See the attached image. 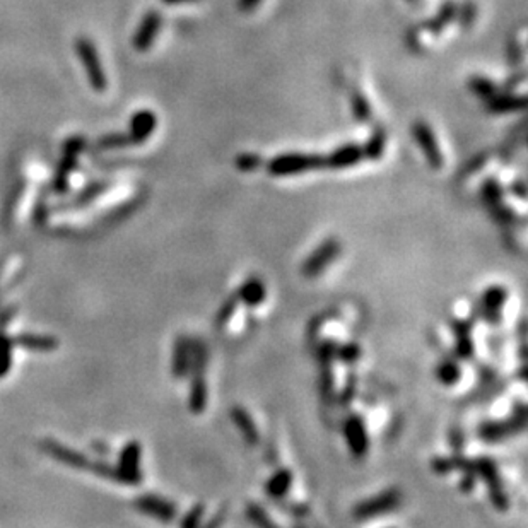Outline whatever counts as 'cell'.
<instances>
[{
    "mask_svg": "<svg viewBox=\"0 0 528 528\" xmlns=\"http://www.w3.org/2000/svg\"><path fill=\"white\" fill-rule=\"evenodd\" d=\"M208 363V347L202 339H191V359H190V395L189 408L191 414L200 416L207 408V381L206 371Z\"/></svg>",
    "mask_w": 528,
    "mask_h": 528,
    "instance_id": "6da1fadb",
    "label": "cell"
},
{
    "mask_svg": "<svg viewBox=\"0 0 528 528\" xmlns=\"http://www.w3.org/2000/svg\"><path fill=\"white\" fill-rule=\"evenodd\" d=\"M325 166V156L308 154V152H286L279 154L267 163V171L270 176H295Z\"/></svg>",
    "mask_w": 528,
    "mask_h": 528,
    "instance_id": "7a4b0ae2",
    "label": "cell"
},
{
    "mask_svg": "<svg viewBox=\"0 0 528 528\" xmlns=\"http://www.w3.org/2000/svg\"><path fill=\"white\" fill-rule=\"evenodd\" d=\"M400 502H402V492L397 487H389L368 497V500L357 502L352 508V518L357 522H366V519L383 517V514L397 509Z\"/></svg>",
    "mask_w": 528,
    "mask_h": 528,
    "instance_id": "3957f363",
    "label": "cell"
},
{
    "mask_svg": "<svg viewBox=\"0 0 528 528\" xmlns=\"http://www.w3.org/2000/svg\"><path fill=\"white\" fill-rule=\"evenodd\" d=\"M474 468L477 479H480L482 482L487 485L489 500L491 505L497 511H506L509 508V500L508 494L505 492L502 487V480L500 477V470H497L496 462L491 457H479L474 460Z\"/></svg>",
    "mask_w": 528,
    "mask_h": 528,
    "instance_id": "277c9868",
    "label": "cell"
},
{
    "mask_svg": "<svg viewBox=\"0 0 528 528\" xmlns=\"http://www.w3.org/2000/svg\"><path fill=\"white\" fill-rule=\"evenodd\" d=\"M75 52H78L80 62H83L84 70H86L88 80L91 84V88L96 93H105L108 88V79H106V72L101 65L100 55L95 43L86 36H80L75 41Z\"/></svg>",
    "mask_w": 528,
    "mask_h": 528,
    "instance_id": "5b68a950",
    "label": "cell"
},
{
    "mask_svg": "<svg viewBox=\"0 0 528 528\" xmlns=\"http://www.w3.org/2000/svg\"><path fill=\"white\" fill-rule=\"evenodd\" d=\"M84 147H86V140H84V137H79V135L70 137L63 144L62 161L52 181L55 194H65L69 190V176L78 166V157L84 151Z\"/></svg>",
    "mask_w": 528,
    "mask_h": 528,
    "instance_id": "8992f818",
    "label": "cell"
},
{
    "mask_svg": "<svg viewBox=\"0 0 528 528\" xmlns=\"http://www.w3.org/2000/svg\"><path fill=\"white\" fill-rule=\"evenodd\" d=\"M340 250H342V246H340V241L337 238H329V240L322 241L320 245L305 258L303 265H301V274L310 279L318 278V275L323 274V272L327 270V267L339 257Z\"/></svg>",
    "mask_w": 528,
    "mask_h": 528,
    "instance_id": "52a82bcc",
    "label": "cell"
},
{
    "mask_svg": "<svg viewBox=\"0 0 528 528\" xmlns=\"http://www.w3.org/2000/svg\"><path fill=\"white\" fill-rule=\"evenodd\" d=\"M342 436L352 457L361 460L368 455L369 434L364 419L359 414L347 416V419L342 424Z\"/></svg>",
    "mask_w": 528,
    "mask_h": 528,
    "instance_id": "ba28073f",
    "label": "cell"
},
{
    "mask_svg": "<svg viewBox=\"0 0 528 528\" xmlns=\"http://www.w3.org/2000/svg\"><path fill=\"white\" fill-rule=\"evenodd\" d=\"M506 301H508V291H506L505 286L492 284V286L485 287L482 296H480V318L487 325H500L502 320V308H505Z\"/></svg>",
    "mask_w": 528,
    "mask_h": 528,
    "instance_id": "9c48e42d",
    "label": "cell"
},
{
    "mask_svg": "<svg viewBox=\"0 0 528 528\" xmlns=\"http://www.w3.org/2000/svg\"><path fill=\"white\" fill-rule=\"evenodd\" d=\"M412 135H414L416 142L419 144L429 168L441 169L445 161H443V152L431 127H429L424 120H417L414 125H412Z\"/></svg>",
    "mask_w": 528,
    "mask_h": 528,
    "instance_id": "30bf717a",
    "label": "cell"
},
{
    "mask_svg": "<svg viewBox=\"0 0 528 528\" xmlns=\"http://www.w3.org/2000/svg\"><path fill=\"white\" fill-rule=\"evenodd\" d=\"M140 457L142 448L139 441H129L123 446L118 457V470L122 472L123 484L139 485L142 482V470H140Z\"/></svg>",
    "mask_w": 528,
    "mask_h": 528,
    "instance_id": "8fae6325",
    "label": "cell"
},
{
    "mask_svg": "<svg viewBox=\"0 0 528 528\" xmlns=\"http://www.w3.org/2000/svg\"><path fill=\"white\" fill-rule=\"evenodd\" d=\"M40 450L67 467L79 468V470H89V467H91V460L86 455L79 453V451L62 445V443L50 440V438H46V440L40 443Z\"/></svg>",
    "mask_w": 528,
    "mask_h": 528,
    "instance_id": "7c38bea8",
    "label": "cell"
},
{
    "mask_svg": "<svg viewBox=\"0 0 528 528\" xmlns=\"http://www.w3.org/2000/svg\"><path fill=\"white\" fill-rule=\"evenodd\" d=\"M134 505L140 513L161 519V522H173L178 514L176 506L166 497L157 496V494H142L135 500Z\"/></svg>",
    "mask_w": 528,
    "mask_h": 528,
    "instance_id": "4fadbf2b",
    "label": "cell"
},
{
    "mask_svg": "<svg viewBox=\"0 0 528 528\" xmlns=\"http://www.w3.org/2000/svg\"><path fill=\"white\" fill-rule=\"evenodd\" d=\"M161 24H163V16H161V12L151 9L144 14L137 31H135L134 41H132V43H134V48L137 50V52H147V50L151 48L157 33H159Z\"/></svg>",
    "mask_w": 528,
    "mask_h": 528,
    "instance_id": "5bb4252c",
    "label": "cell"
},
{
    "mask_svg": "<svg viewBox=\"0 0 528 528\" xmlns=\"http://www.w3.org/2000/svg\"><path fill=\"white\" fill-rule=\"evenodd\" d=\"M157 127V117L151 110H139L132 115L129 123V139L132 146H139L144 144L152 135V132Z\"/></svg>",
    "mask_w": 528,
    "mask_h": 528,
    "instance_id": "9a60e30c",
    "label": "cell"
},
{
    "mask_svg": "<svg viewBox=\"0 0 528 528\" xmlns=\"http://www.w3.org/2000/svg\"><path fill=\"white\" fill-rule=\"evenodd\" d=\"M364 159L363 146L359 144H344L325 156V166L332 169H344L359 164Z\"/></svg>",
    "mask_w": 528,
    "mask_h": 528,
    "instance_id": "2e32d148",
    "label": "cell"
},
{
    "mask_svg": "<svg viewBox=\"0 0 528 528\" xmlns=\"http://www.w3.org/2000/svg\"><path fill=\"white\" fill-rule=\"evenodd\" d=\"M191 359V339L186 335H178L173 344L171 373L176 380H183L190 371Z\"/></svg>",
    "mask_w": 528,
    "mask_h": 528,
    "instance_id": "e0dca14e",
    "label": "cell"
},
{
    "mask_svg": "<svg viewBox=\"0 0 528 528\" xmlns=\"http://www.w3.org/2000/svg\"><path fill=\"white\" fill-rule=\"evenodd\" d=\"M229 416H231L233 424L236 426L238 431L241 433L243 440L248 443L250 446H257L260 443V431L250 412L246 411L245 407L234 406L231 411H229Z\"/></svg>",
    "mask_w": 528,
    "mask_h": 528,
    "instance_id": "ac0fdd59",
    "label": "cell"
},
{
    "mask_svg": "<svg viewBox=\"0 0 528 528\" xmlns=\"http://www.w3.org/2000/svg\"><path fill=\"white\" fill-rule=\"evenodd\" d=\"M236 297L240 303L248 306V308H255V306H260L267 300V287L262 283V279L250 278L238 287Z\"/></svg>",
    "mask_w": 528,
    "mask_h": 528,
    "instance_id": "d6986e66",
    "label": "cell"
},
{
    "mask_svg": "<svg viewBox=\"0 0 528 528\" xmlns=\"http://www.w3.org/2000/svg\"><path fill=\"white\" fill-rule=\"evenodd\" d=\"M292 482H295V475L289 468H278L269 479L265 480V494L272 500H283L291 491Z\"/></svg>",
    "mask_w": 528,
    "mask_h": 528,
    "instance_id": "ffe728a7",
    "label": "cell"
},
{
    "mask_svg": "<svg viewBox=\"0 0 528 528\" xmlns=\"http://www.w3.org/2000/svg\"><path fill=\"white\" fill-rule=\"evenodd\" d=\"M12 342L33 352H52L58 347V340L52 335L19 334L12 339Z\"/></svg>",
    "mask_w": 528,
    "mask_h": 528,
    "instance_id": "44dd1931",
    "label": "cell"
},
{
    "mask_svg": "<svg viewBox=\"0 0 528 528\" xmlns=\"http://www.w3.org/2000/svg\"><path fill=\"white\" fill-rule=\"evenodd\" d=\"M511 434L508 421L489 419L477 426V436L484 443H500Z\"/></svg>",
    "mask_w": 528,
    "mask_h": 528,
    "instance_id": "7402d4cb",
    "label": "cell"
},
{
    "mask_svg": "<svg viewBox=\"0 0 528 528\" xmlns=\"http://www.w3.org/2000/svg\"><path fill=\"white\" fill-rule=\"evenodd\" d=\"M527 105L525 96L518 95H494L487 100V110L491 113H509L523 110Z\"/></svg>",
    "mask_w": 528,
    "mask_h": 528,
    "instance_id": "603a6c76",
    "label": "cell"
},
{
    "mask_svg": "<svg viewBox=\"0 0 528 528\" xmlns=\"http://www.w3.org/2000/svg\"><path fill=\"white\" fill-rule=\"evenodd\" d=\"M436 378L441 385L455 386L462 380V366L457 357H445L436 366Z\"/></svg>",
    "mask_w": 528,
    "mask_h": 528,
    "instance_id": "cb8c5ba5",
    "label": "cell"
},
{
    "mask_svg": "<svg viewBox=\"0 0 528 528\" xmlns=\"http://www.w3.org/2000/svg\"><path fill=\"white\" fill-rule=\"evenodd\" d=\"M386 146V134L383 127H374L371 137L363 146V156L364 159L369 161H380L383 152H385Z\"/></svg>",
    "mask_w": 528,
    "mask_h": 528,
    "instance_id": "d4e9b609",
    "label": "cell"
},
{
    "mask_svg": "<svg viewBox=\"0 0 528 528\" xmlns=\"http://www.w3.org/2000/svg\"><path fill=\"white\" fill-rule=\"evenodd\" d=\"M457 11H458L457 6H455L453 2H445V4H443L440 12H438L436 18L428 21L426 28H428L431 33H434V35H438V33L443 31V28L448 26L451 21L455 19V16H457Z\"/></svg>",
    "mask_w": 528,
    "mask_h": 528,
    "instance_id": "484cf974",
    "label": "cell"
},
{
    "mask_svg": "<svg viewBox=\"0 0 528 528\" xmlns=\"http://www.w3.org/2000/svg\"><path fill=\"white\" fill-rule=\"evenodd\" d=\"M108 186H110V181H105V180L89 183V185L83 191H80L78 197L72 199V202L65 204V206H60V207H80V206H86V204L93 202V200H95L97 197V195L103 194V191L106 189H108Z\"/></svg>",
    "mask_w": 528,
    "mask_h": 528,
    "instance_id": "4316f807",
    "label": "cell"
},
{
    "mask_svg": "<svg viewBox=\"0 0 528 528\" xmlns=\"http://www.w3.org/2000/svg\"><path fill=\"white\" fill-rule=\"evenodd\" d=\"M502 195H505V191H502L501 183L492 176L485 178L482 181V186H480V199L484 200L485 206L491 207L502 202Z\"/></svg>",
    "mask_w": 528,
    "mask_h": 528,
    "instance_id": "83f0119b",
    "label": "cell"
},
{
    "mask_svg": "<svg viewBox=\"0 0 528 528\" xmlns=\"http://www.w3.org/2000/svg\"><path fill=\"white\" fill-rule=\"evenodd\" d=\"M351 105L352 113H354L357 122H368L371 118V106L366 96L357 88H352L351 91Z\"/></svg>",
    "mask_w": 528,
    "mask_h": 528,
    "instance_id": "f1b7e54d",
    "label": "cell"
},
{
    "mask_svg": "<svg viewBox=\"0 0 528 528\" xmlns=\"http://www.w3.org/2000/svg\"><path fill=\"white\" fill-rule=\"evenodd\" d=\"M468 89H470L474 95L482 97V100H489V97H492L497 93L496 84H494L492 80H489L487 78H482V75H472V78L468 79Z\"/></svg>",
    "mask_w": 528,
    "mask_h": 528,
    "instance_id": "f546056e",
    "label": "cell"
},
{
    "mask_svg": "<svg viewBox=\"0 0 528 528\" xmlns=\"http://www.w3.org/2000/svg\"><path fill=\"white\" fill-rule=\"evenodd\" d=\"M132 146L130 139L127 134H122V132H115V134H106L103 137L97 139L96 147L100 151H115V149H123Z\"/></svg>",
    "mask_w": 528,
    "mask_h": 528,
    "instance_id": "4dcf8cb0",
    "label": "cell"
},
{
    "mask_svg": "<svg viewBox=\"0 0 528 528\" xmlns=\"http://www.w3.org/2000/svg\"><path fill=\"white\" fill-rule=\"evenodd\" d=\"M508 424L511 429V434H519L522 431H525L527 428V406L523 400H518L517 403L513 406V411H511V416L508 417Z\"/></svg>",
    "mask_w": 528,
    "mask_h": 528,
    "instance_id": "1f68e13d",
    "label": "cell"
},
{
    "mask_svg": "<svg viewBox=\"0 0 528 528\" xmlns=\"http://www.w3.org/2000/svg\"><path fill=\"white\" fill-rule=\"evenodd\" d=\"M246 518L257 527L263 528L275 527L274 519L269 517V513H267V511L263 509V506H260L258 502H248V505H246Z\"/></svg>",
    "mask_w": 528,
    "mask_h": 528,
    "instance_id": "d6a6232c",
    "label": "cell"
},
{
    "mask_svg": "<svg viewBox=\"0 0 528 528\" xmlns=\"http://www.w3.org/2000/svg\"><path fill=\"white\" fill-rule=\"evenodd\" d=\"M12 346H14L12 339L7 337V335L4 334V330L0 329V378H4L11 371Z\"/></svg>",
    "mask_w": 528,
    "mask_h": 528,
    "instance_id": "836d02e7",
    "label": "cell"
},
{
    "mask_svg": "<svg viewBox=\"0 0 528 528\" xmlns=\"http://www.w3.org/2000/svg\"><path fill=\"white\" fill-rule=\"evenodd\" d=\"M238 305H240V301H238L236 295L228 297V300H226L224 303L221 305V308L217 310V313H216L217 329H224V327L228 325L229 320H231V318L234 317V313H236Z\"/></svg>",
    "mask_w": 528,
    "mask_h": 528,
    "instance_id": "e575fe53",
    "label": "cell"
},
{
    "mask_svg": "<svg viewBox=\"0 0 528 528\" xmlns=\"http://www.w3.org/2000/svg\"><path fill=\"white\" fill-rule=\"evenodd\" d=\"M453 352L458 361H470L475 354V344L472 340V335H458V337H455Z\"/></svg>",
    "mask_w": 528,
    "mask_h": 528,
    "instance_id": "d590c367",
    "label": "cell"
},
{
    "mask_svg": "<svg viewBox=\"0 0 528 528\" xmlns=\"http://www.w3.org/2000/svg\"><path fill=\"white\" fill-rule=\"evenodd\" d=\"M487 208H489V212H491V217L496 221L497 224L513 226L514 223H517V219H518L517 212H514L509 206H506L505 202H500V204H496V206H491Z\"/></svg>",
    "mask_w": 528,
    "mask_h": 528,
    "instance_id": "8d00e7d4",
    "label": "cell"
},
{
    "mask_svg": "<svg viewBox=\"0 0 528 528\" xmlns=\"http://www.w3.org/2000/svg\"><path fill=\"white\" fill-rule=\"evenodd\" d=\"M361 346L357 342H346L337 346V352H335V359L344 364H354L361 357Z\"/></svg>",
    "mask_w": 528,
    "mask_h": 528,
    "instance_id": "74e56055",
    "label": "cell"
},
{
    "mask_svg": "<svg viewBox=\"0 0 528 528\" xmlns=\"http://www.w3.org/2000/svg\"><path fill=\"white\" fill-rule=\"evenodd\" d=\"M335 352H337V342L332 339L322 340L317 349V359L320 366H332L335 361Z\"/></svg>",
    "mask_w": 528,
    "mask_h": 528,
    "instance_id": "f35d334b",
    "label": "cell"
},
{
    "mask_svg": "<svg viewBox=\"0 0 528 528\" xmlns=\"http://www.w3.org/2000/svg\"><path fill=\"white\" fill-rule=\"evenodd\" d=\"M320 394L323 398L335 395V376L332 366H320Z\"/></svg>",
    "mask_w": 528,
    "mask_h": 528,
    "instance_id": "ab89813d",
    "label": "cell"
},
{
    "mask_svg": "<svg viewBox=\"0 0 528 528\" xmlns=\"http://www.w3.org/2000/svg\"><path fill=\"white\" fill-rule=\"evenodd\" d=\"M234 164H236V168L240 169V171L250 173L262 164V156L255 154V152H243V154L236 156Z\"/></svg>",
    "mask_w": 528,
    "mask_h": 528,
    "instance_id": "60d3db41",
    "label": "cell"
},
{
    "mask_svg": "<svg viewBox=\"0 0 528 528\" xmlns=\"http://www.w3.org/2000/svg\"><path fill=\"white\" fill-rule=\"evenodd\" d=\"M431 468L436 472L438 475H446L451 474L453 470H457V457L451 455V457H436L431 460Z\"/></svg>",
    "mask_w": 528,
    "mask_h": 528,
    "instance_id": "b9f144b4",
    "label": "cell"
},
{
    "mask_svg": "<svg viewBox=\"0 0 528 528\" xmlns=\"http://www.w3.org/2000/svg\"><path fill=\"white\" fill-rule=\"evenodd\" d=\"M204 513H206V506H204V505L191 506V508L189 511H186L185 517L181 518L180 525L183 528H195V527H199L200 523H202Z\"/></svg>",
    "mask_w": 528,
    "mask_h": 528,
    "instance_id": "7bdbcfd3",
    "label": "cell"
},
{
    "mask_svg": "<svg viewBox=\"0 0 528 528\" xmlns=\"http://www.w3.org/2000/svg\"><path fill=\"white\" fill-rule=\"evenodd\" d=\"M356 385H357L356 374L354 373L349 374L346 385H344L342 391L339 394V402L342 403V406H347V403L352 402V398L356 397Z\"/></svg>",
    "mask_w": 528,
    "mask_h": 528,
    "instance_id": "ee69618b",
    "label": "cell"
},
{
    "mask_svg": "<svg viewBox=\"0 0 528 528\" xmlns=\"http://www.w3.org/2000/svg\"><path fill=\"white\" fill-rule=\"evenodd\" d=\"M450 327H451V332H453L455 337H458V335H472V330H474V322L453 318Z\"/></svg>",
    "mask_w": 528,
    "mask_h": 528,
    "instance_id": "f6af8a7d",
    "label": "cell"
},
{
    "mask_svg": "<svg viewBox=\"0 0 528 528\" xmlns=\"http://www.w3.org/2000/svg\"><path fill=\"white\" fill-rule=\"evenodd\" d=\"M475 480L477 474L475 470H463L462 477H460V491L462 492H472L475 489Z\"/></svg>",
    "mask_w": 528,
    "mask_h": 528,
    "instance_id": "bcb514c9",
    "label": "cell"
},
{
    "mask_svg": "<svg viewBox=\"0 0 528 528\" xmlns=\"http://www.w3.org/2000/svg\"><path fill=\"white\" fill-rule=\"evenodd\" d=\"M450 445L453 448V453H463V446H465V436H463V431L458 428H453L450 431Z\"/></svg>",
    "mask_w": 528,
    "mask_h": 528,
    "instance_id": "7dc6e473",
    "label": "cell"
},
{
    "mask_svg": "<svg viewBox=\"0 0 528 528\" xmlns=\"http://www.w3.org/2000/svg\"><path fill=\"white\" fill-rule=\"evenodd\" d=\"M487 161H489L487 152H480V154H477L475 157H472V159L468 161V164L465 166V169H463V173H465V176H467V174L479 171V169L482 168V166L487 163Z\"/></svg>",
    "mask_w": 528,
    "mask_h": 528,
    "instance_id": "c3c4849f",
    "label": "cell"
},
{
    "mask_svg": "<svg viewBox=\"0 0 528 528\" xmlns=\"http://www.w3.org/2000/svg\"><path fill=\"white\" fill-rule=\"evenodd\" d=\"M460 12H462L460 21L463 23V26L468 28L470 26V23H474V19H475V6L472 2H465L463 4V9H460Z\"/></svg>",
    "mask_w": 528,
    "mask_h": 528,
    "instance_id": "681fc988",
    "label": "cell"
},
{
    "mask_svg": "<svg viewBox=\"0 0 528 528\" xmlns=\"http://www.w3.org/2000/svg\"><path fill=\"white\" fill-rule=\"evenodd\" d=\"M509 191L511 194H514V197L525 200L527 199V186H525V181L523 180H517L513 181L509 185Z\"/></svg>",
    "mask_w": 528,
    "mask_h": 528,
    "instance_id": "f907efd6",
    "label": "cell"
},
{
    "mask_svg": "<svg viewBox=\"0 0 528 528\" xmlns=\"http://www.w3.org/2000/svg\"><path fill=\"white\" fill-rule=\"evenodd\" d=\"M494 380H496V371H494L492 368H489V366H484V368L480 369V381L489 386Z\"/></svg>",
    "mask_w": 528,
    "mask_h": 528,
    "instance_id": "816d5d0a",
    "label": "cell"
},
{
    "mask_svg": "<svg viewBox=\"0 0 528 528\" xmlns=\"http://www.w3.org/2000/svg\"><path fill=\"white\" fill-rule=\"evenodd\" d=\"M260 2H262V0H238V7H240V11L248 12L253 11Z\"/></svg>",
    "mask_w": 528,
    "mask_h": 528,
    "instance_id": "f5cc1de1",
    "label": "cell"
},
{
    "mask_svg": "<svg viewBox=\"0 0 528 528\" xmlns=\"http://www.w3.org/2000/svg\"><path fill=\"white\" fill-rule=\"evenodd\" d=\"M166 6H173V4H185V2H195V0H163Z\"/></svg>",
    "mask_w": 528,
    "mask_h": 528,
    "instance_id": "db71d44e",
    "label": "cell"
},
{
    "mask_svg": "<svg viewBox=\"0 0 528 528\" xmlns=\"http://www.w3.org/2000/svg\"><path fill=\"white\" fill-rule=\"evenodd\" d=\"M408 2H416V0H408Z\"/></svg>",
    "mask_w": 528,
    "mask_h": 528,
    "instance_id": "11a10c76",
    "label": "cell"
}]
</instances>
